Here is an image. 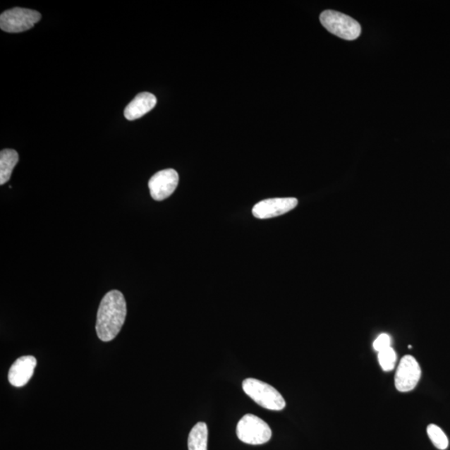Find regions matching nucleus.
<instances>
[{
  "mask_svg": "<svg viewBox=\"0 0 450 450\" xmlns=\"http://www.w3.org/2000/svg\"><path fill=\"white\" fill-rule=\"evenodd\" d=\"M243 389L253 401L267 410L279 411L286 408V401L278 390L263 381L246 379L243 381Z\"/></svg>",
  "mask_w": 450,
  "mask_h": 450,
  "instance_id": "f03ea898",
  "label": "nucleus"
},
{
  "mask_svg": "<svg viewBox=\"0 0 450 450\" xmlns=\"http://www.w3.org/2000/svg\"><path fill=\"white\" fill-rule=\"evenodd\" d=\"M421 377L419 363L411 355L403 356L396 374V387L399 392H410L416 387Z\"/></svg>",
  "mask_w": 450,
  "mask_h": 450,
  "instance_id": "423d86ee",
  "label": "nucleus"
},
{
  "mask_svg": "<svg viewBox=\"0 0 450 450\" xmlns=\"http://www.w3.org/2000/svg\"><path fill=\"white\" fill-rule=\"evenodd\" d=\"M427 434L434 446L440 450L446 449L449 446V439L442 428L435 425H430L427 428Z\"/></svg>",
  "mask_w": 450,
  "mask_h": 450,
  "instance_id": "ddd939ff",
  "label": "nucleus"
},
{
  "mask_svg": "<svg viewBox=\"0 0 450 450\" xmlns=\"http://www.w3.org/2000/svg\"><path fill=\"white\" fill-rule=\"evenodd\" d=\"M208 427L204 422L196 424L188 439L189 450H207Z\"/></svg>",
  "mask_w": 450,
  "mask_h": 450,
  "instance_id": "f8f14e48",
  "label": "nucleus"
},
{
  "mask_svg": "<svg viewBox=\"0 0 450 450\" xmlns=\"http://www.w3.org/2000/svg\"><path fill=\"white\" fill-rule=\"evenodd\" d=\"M18 162V154L15 150L6 149L0 152V185L11 180L13 169Z\"/></svg>",
  "mask_w": 450,
  "mask_h": 450,
  "instance_id": "9b49d317",
  "label": "nucleus"
},
{
  "mask_svg": "<svg viewBox=\"0 0 450 450\" xmlns=\"http://www.w3.org/2000/svg\"><path fill=\"white\" fill-rule=\"evenodd\" d=\"M36 365L37 360L34 356L18 358L9 369V383L15 387H25L33 376Z\"/></svg>",
  "mask_w": 450,
  "mask_h": 450,
  "instance_id": "1a4fd4ad",
  "label": "nucleus"
},
{
  "mask_svg": "<svg viewBox=\"0 0 450 450\" xmlns=\"http://www.w3.org/2000/svg\"><path fill=\"white\" fill-rule=\"evenodd\" d=\"M236 432L242 442L252 445L264 444L272 437L269 425L251 414L243 416L238 422Z\"/></svg>",
  "mask_w": 450,
  "mask_h": 450,
  "instance_id": "20e7f679",
  "label": "nucleus"
},
{
  "mask_svg": "<svg viewBox=\"0 0 450 450\" xmlns=\"http://www.w3.org/2000/svg\"><path fill=\"white\" fill-rule=\"evenodd\" d=\"M157 99L153 94L149 92H144L135 96V98L127 105L125 109V116L128 121H135V119L143 117L145 114L152 110Z\"/></svg>",
  "mask_w": 450,
  "mask_h": 450,
  "instance_id": "9d476101",
  "label": "nucleus"
},
{
  "mask_svg": "<svg viewBox=\"0 0 450 450\" xmlns=\"http://www.w3.org/2000/svg\"><path fill=\"white\" fill-rule=\"evenodd\" d=\"M379 363L381 368L385 372H389L394 369L397 360L396 353L392 347H389L383 351L379 352Z\"/></svg>",
  "mask_w": 450,
  "mask_h": 450,
  "instance_id": "4468645a",
  "label": "nucleus"
},
{
  "mask_svg": "<svg viewBox=\"0 0 450 450\" xmlns=\"http://www.w3.org/2000/svg\"><path fill=\"white\" fill-rule=\"evenodd\" d=\"M126 315V301L123 293L118 291L108 292L100 302L96 321V332L100 341H113L121 332Z\"/></svg>",
  "mask_w": 450,
  "mask_h": 450,
  "instance_id": "f257e3e1",
  "label": "nucleus"
},
{
  "mask_svg": "<svg viewBox=\"0 0 450 450\" xmlns=\"http://www.w3.org/2000/svg\"><path fill=\"white\" fill-rule=\"evenodd\" d=\"M178 181V174L173 169L156 173L149 181L151 197L156 201L166 200L176 191Z\"/></svg>",
  "mask_w": 450,
  "mask_h": 450,
  "instance_id": "0eeeda50",
  "label": "nucleus"
},
{
  "mask_svg": "<svg viewBox=\"0 0 450 450\" xmlns=\"http://www.w3.org/2000/svg\"><path fill=\"white\" fill-rule=\"evenodd\" d=\"M390 346H391V338L387 334H379L373 343L375 351L378 353L391 347Z\"/></svg>",
  "mask_w": 450,
  "mask_h": 450,
  "instance_id": "2eb2a0df",
  "label": "nucleus"
},
{
  "mask_svg": "<svg viewBox=\"0 0 450 450\" xmlns=\"http://www.w3.org/2000/svg\"><path fill=\"white\" fill-rule=\"evenodd\" d=\"M321 24L330 33L346 40H355L361 35L359 22L353 18L334 11H325L321 13Z\"/></svg>",
  "mask_w": 450,
  "mask_h": 450,
  "instance_id": "7ed1b4c3",
  "label": "nucleus"
},
{
  "mask_svg": "<svg viewBox=\"0 0 450 450\" xmlns=\"http://www.w3.org/2000/svg\"><path fill=\"white\" fill-rule=\"evenodd\" d=\"M40 20L39 12L17 7L1 13L0 28L8 33H21L32 29Z\"/></svg>",
  "mask_w": 450,
  "mask_h": 450,
  "instance_id": "39448f33",
  "label": "nucleus"
},
{
  "mask_svg": "<svg viewBox=\"0 0 450 450\" xmlns=\"http://www.w3.org/2000/svg\"><path fill=\"white\" fill-rule=\"evenodd\" d=\"M298 205L296 198H275L259 202L253 208V214L257 219H271L283 215Z\"/></svg>",
  "mask_w": 450,
  "mask_h": 450,
  "instance_id": "6e6552de",
  "label": "nucleus"
}]
</instances>
